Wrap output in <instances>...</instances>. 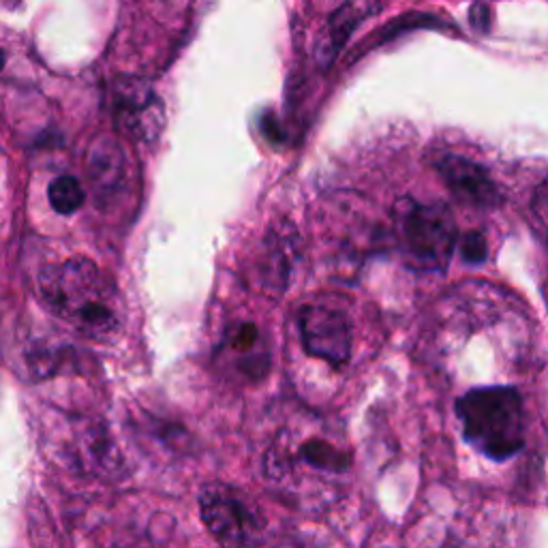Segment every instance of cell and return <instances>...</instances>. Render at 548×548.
<instances>
[{"label": "cell", "mask_w": 548, "mask_h": 548, "mask_svg": "<svg viewBox=\"0 0 548 548\" xmlns=\"http://www.w3.org/2000/svg\"><path fill=\"white\" fill-rule=\"evenodd\" d=\"M3 67H5V52L0 50V71H3Z\"/></svg>", "instance_id": "2e32d148"}, {"label": "cell", "mask_w": 548, "mask_h": 548, "mask_svg": "<svg viewBox=\"0 0 548 548\" xmlns=\"http://www.w3.org/2000/svg\"><path fill=\"white\" fill-rule=\"evenodd\" d=\"M536 212L542 217L544 225L548 227V182L542 187V191L538 193V200H536Z\"/></svg>", "instance_id": "9a60e30c"}, {"label": "cell", "mask_w": 548, "mask_h": 548, "mask_svg": "<svg viewBox=\"0 0 548 548\" xmlns=\"http://www.w3.org/2000/svg\"><path fill=\"white\" fill-rule=\"evenodd\" d=\"M469 18H471V24H474L476 30H486L489 28V7L486 5H474L471 7V13H469Z\"/></svg>", "instance_id": "5bb4252c"}, {"label": "cell", "mask_w": 548, "mask_h": 548, "mask_svg": "<svg viewBox=\"0 0 548 548\" xmlns=\"http://www.w3.org/2000/svg\"><path fill=\"white\" fill-rule=\"evenodd\" d=\"M39 294L45 307L86 339L110 341L125 326V302L116 283L86 257L43 268Z\"/></svg>", "instance_id": "6da1fadb"}, {"label": "cell", "mask_w": 548, "mask_h": 548, "mask_svg": "<svg viewBox=\"0 0 548 548\" xmlns=\"http://www.w3.org/2000/svg\"><path fill=\"white\" fill-rule=\"evenodd\" d=\"M399 238L411 262L424 268H441L452 255L456 225L444 206L403 202L399 208Z\"/></svg>", "instance_id": "3957f363"}, {"label": "cell", "mask_w": 548, "mask_h": 548, "mask_svg": "<svg viewBox=\"0 0 548 548\" xmlns=\"http://www.w3.org/2000/svg\"><path fill=\"white\" fill-rule=\"evenodd\" d=\"M300 459L304 465L324 471V474H343L352 465V456L319 437L304 441L300 446Z\"/></svg>", "instance_id": "30bf717a"}, {"label": "cell", "mask_w": 548, "mask_h": 548, "mask_svg": "<svg viewBox=\"0 0 548 548\" xmlns=\"http://www.w3.org/2000/svg\"><path fill=\"white\" fill-rule=\"evenodd\" d=\"M439 174L459 200L474 206H493L497 202V189L482 167L463 157H446L439 161Z\"/></svg>", "instance_id": "9c48e42d"}, {"label": "cell", "mask_w": 548, "mask_h": 548, "mask_svg": "<svg viewBox=\"0 0 548 548\" xmlns=\"http://www.w3.org/2000/svg\"><path fill=\"white\" fill-rule=\"evenodd\" d=\"M112 110L116 127L129 140L152 144L165 127V105L150 82L118 78L112 84Z\"/></svg>", "instance_id": "277c9868"}, {"label": "cell", "mask_w": 548, "mask_h": 548, "mask_svg": "<svg viewBox=\"0 0 548 548\" xmlns=\"http://www.w3.org/2000/svg\"><path fill=\"white\" fill-rule=\"evenodd\" d=\"M48 197H50L52 208L58 212V215L69 217L75 210L82 208L86 193H84L82 182L75 176H60L50 185Z\"/></svg>", "instance_id": "8fae6325"}, {"label": "cell", "mask_w": 548, "mask_h": 548, "mask_svg": "<svg viewBox=\"0 0 548 548\" xmlns=\"http://www.w3.org/2000/svg\"><path fill=\"white\" fill-rule=\"evenodd\" d=\"M300 337L307 354L326 360L332 367H343L352 356V326L345 313L309 304L298 315Z\"/></svg>", "instance_id": "8992f818"}, {"label": "cell", "mask_w": 548, "mask_h": 548, "mask_svg": "<svg viewBox=\"0 0 548 548\" xmlns=\"http://www.w3.org/2000/svg\"><path fill=\"white\" fill-rule=\"evenodd\" d=\"M202 521L223 548H251L260 538V521L247 501L225 486H208L200 497Z\"/></svg>", "instance_id": "5b68a950"}, {"label": "cell", "mask_w": 548, "mask_h": 548, "mask_svg": "<svg viewBox=\"0 0 548 548\" xmlns=\"http://www.w3.org/2000/svg\"><path fill=\"white\" fill-rule=\"evenodd\" d=\"M354 24H356V18H354V9L352 7H343L337 15H334L332 22H330V30H332L330 56L337 54V50L345 43L347 35L352 33Z\"/></svg>", "instance_id": "7c38bea8"}, {"label": "cell", "mask_w": 548, "mask_h": 548, "mask_svg": "<svg viewBox=\"0 0 548 548\" xmlns=\"http://www.w3.org/2000/svg\"><path fill=\"white\" fill-rule=\"evenodd\" d=\"M86 172L90 178V187H93L99 200L114 197L116 191L123 187L127 176V155L116 137L99 135L88 146Z\"/></svg>", "instance_id": "ba28073f"}, {"label": "cell", "mask_w": 548, "mask_h": 548, "mask_svg": "<svg viewBox=\"0 0 548 548\" xmlns=\"http://www.w3.org/2000/svg\"><path fill=\"white\" fill-rule=\"evenodd\" d=\"M467 444L486 459L504 463L525 446V405L512 386L474 388L456 401Z\"/></svg>", "instance_id": "7a4b0ae2"}, {"label": "cell", "mask_w": 548, "mask_h": 548, "mask_svg": "<svg viewBox=\"0 0 548 548\" xmlns=\"http://www.w3.org/2000/svg\"><path fill=\"white\" fill-rule=\"evenodd\" d=\"M463 257L469 264H482L486 260V240L478 232H469L463 238Z\"/></svg>", "instance_id": "4fadbf2b"}, {"label": "cell", "mask_w": 548, "mask_h": 548, "mask_svg": "<svg viewBox=\"0 0 548 548\" xmlns=\"http://www.w3.org/2000/svg\"><path fill=\"white\" fill-rule=\"evenodd\" d=\"M217 356L227 371L245 379H262L270 367L264 334L251 322H240L227 330Z\"/></svg>", "instance_id": "52a82bcc"}]
</instances>
